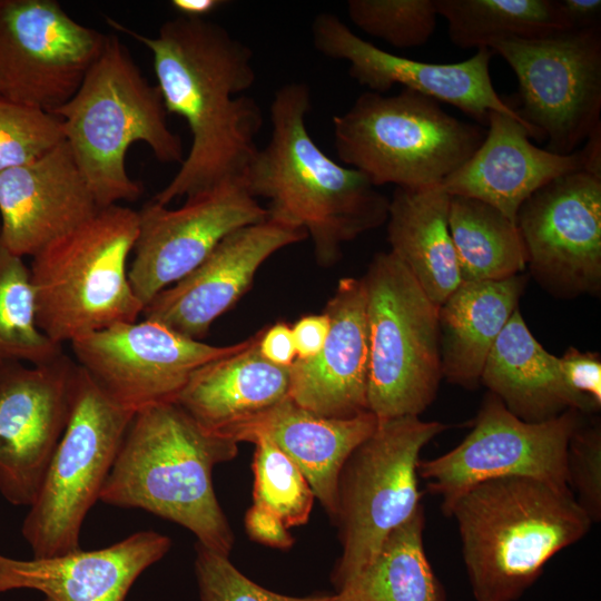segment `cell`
<instances>
[{
  "mask_svg": "<svg viewBox=\"0 0 601 601\" xmlns=\"http://www.w3.org/2000/svg\"><path fill=\"white\" fill-rule=\"evenodd\" d=\"M108 24L150 50L165 109L184 118L191 135L180 168L152 200L167 206L175 198L243 179L263 125L259 105L240 95L256 79L250 48L207 19L178 16L165 21L156 37L112 19Z\"/></svg>",
  "mask_w": 601,
  "mask_h": 601,
  "instance_id": "cell-1",
  "label": "cell"
},
{
  "mask_svg": "<svg viewBox=\"0 0 601 601\" xmlns=\"http://www.w3.org/2000/svg\"><path fill=\"white\" fill-rule=\"evenodd\" d=\"M309 87L282 86L270 104V137L243 177L268 217L303 229L321 265L342 256V246L387 219L390 199L362 171L329 158L306 127Z\"/></svg>",
  "mask_w": 601,
  "mask_h": 601,
  "instance_id": "cell-2",
  "label": "cell"
},
{
  "mask_svg": "<svg viewBox=\"0 0 601 601\" xmlns=\"http://www.w3.org/2000/svg\"><path fill=\"white\" fill-rule=\"evenodd\" d=\"M237 453L235 440L203 427L177 403L145 406L128 425L99 501L175 522L229 556L234 534L215 494L213 470Z\"/></svg>",
  "mask_w": 601,
  "mask_h": 601,
  "instance_id": "cell-3",
  "label": "cell"
},
{
  "mask_svg": "<svg viewBox=\"0 0 601 601\" xmlns=\"http://www.w3.org/2000/svg\"><path fill=\"white\" fill-rule=\"evenodd\" d=\"M446 516L457 522L475 601H515L592 524L569 486L521 476L474 485Z\"/></svg>",
  "mask_w": 601,
  "mask_h": 601,
  "instance_id": "cell-4",
  "label": "cell"
},
{
  "mask_svg": "<svg viewBox=\"0 0 601 601\" xmlns=\"http://www.w3.org/2000/svg\"><path fill=\"white\" fill-rule=\"evenodd\" d=\"M51 114L60 119L65 140L100 208L141 196V183L126 170L134 142L146 144L161 162L181 164L185 158L158 87L144 77L116 35L107 36L76 93Z\"/></svg>",
  "mask_w": 601,
  "mask_h": 601,
  "instance_id": "cell-5",
  "label": "cell"
},
{
  "mask_svg": "<svg viewBox=\"0 0 601 601\" xmlns=\"http://www.w3.org/2000/svg\"><path fill=\"white\" fill-rule=\"evenodd\" d=\"M138 226L137 210L111 205L32 256L37 323L55 343L138 321L127 267Z\"/></svg>",
  "mask_w": 601,
  "mask_h": 601,
  "instance_id": "cell-6",
  "label": "cell"
},
{
  "mask_svg": "<svg viewBox=\"0 0 601 601\" xmlns=\"http://www.w3.org/2000/svg\"><path fill=\"white\" fill-rule=\"evenodd\" d=\"M334 146L342 162L362 171L376 187L441 185L484 139L482 127L443 110L439 101L403 88L387 96L359 95L333 117Z\"/></svg>",
  "mask_w": 601,
  "mask_h": 601,
  "instance_id": "cell-7",
  "label": "cell"
},
{
  "mask_svg": "<svg viewBox=\"0 0 601 601\" xmlns=\"http://www.w3.org/2000/svg\"><path fill=\"white\" fill-rule=\"evenodd\" d=\"M370 341L368 411L377 420L418 416L442 375L439 306L392 253H378L362 278Z\"/></svg>",
  "mask_w": 601,
  "mask_h": 601,
  "instance_id": "cell-8",
  "label": "cell"
},
{
  "mask_svg": "<svg viewBox=\"0 0 601 601\" xmlns=\"http://www.w3.org/2000/svg\"><path fill=\"white\" fill-rule=\"evenodd\" d=\"M447 425L418 416L378 420L344 463L337 484L341 556L332 582L338 591L376 555L386 538L421 506L422 449Z\"/></svg>",
  "mask_w": 601,
  "mask_h": 601,
  "instance_id": "cell-9",
  "label": "cell"
},
{
  "mask_svg": "<svg viewBox=\"0 0 601 601\" xmlns=\"http://www.w3.org/2000/svg\"><path fill=\"white\" fill-rule=\"evenodd\" d=\"M134 414L78 365L68 423L22 523L33 558L80 550L81 526L99 501Z\"/></svg>",
  "mask_w": 601,
  "mask_h": 601,
  "instance_id": "cell-10",
  "label": "cell"
},
{
  "mask_svg": "<svg viewBox=\"0 0 601 601\" xmlns=\"http://www.w3.org/2000/svg\"><path fill=\"white\" fill-rule=\"evenodd\" d=\"M514 71V107L546 149L569 155L601 126V27L492 42Z\"/></svg>",
  "mask_w": 601,
  "mask_h": 601,
  "instance_id": "cell-11",
  "label": "cell"
},
{
  "mask_svg": "<svg viewBox=\"0 0 601 601\" xmlns=\"http://www.w3.org/2000/svg\"><path fill=\"white\" fill-rule=\"evenodd\" d=\"M579 413L566 410L543 422H525L489 393L472 431L447 453L420 460L418 477L441 496L445 515L460 495L492 479L521 476L568 486L566 451L581 425Z\"/></svg>",
  "mask_w": 601,
  "mask_h": 601,
  "instance_id": "cell-12",
  "label": "cell"
},
{
  "mask_svg": "<svg viewBox=\"0 0 601 601\" xmlns=\"http://www.w3.org/2000/svg\"><path fill=\"white\" fill-rule=\"evenodd\" d=\"M107 36L55 0H0V100L52 112L78 90Z\"/></svg>",
  "mask_w": 601,
  "mask_h": 601,
  "instance_id": "cell-13",
  "label": "cell"
},
{
  "mask_svg": "<svg viewBox=\"0 0 601 601\" xmlns=\"http://www.w3.org/2000/svg\"><path fill=\"white\" fill-rule=\"evenodd\" d=\"M209 345L151 319L119 323L70 343L76 363L116 403L137 412L175 402L203 365L244 348Z\"/></svg>",
  "mask_w": 601,
  "mask_h": 601,
  "instance_id": "cell-14",
  "label": "cell"
},
{
  "mask_svg": "<svg viewBox=\"0 0 601 601\" xmlns=\"http://www.w3.org/2000/svg\"><path fill=\"white\" fill-rule=\"evenodd\" d=\"M268 217L243 179L228 180L187 197L169 209L154 201L139 211L138 236L128 270L145 306L193 272L230 233Z\"/></svg>",
  "mask_w": 601,
  "mask_h": 601,
  "instance_id": "cell-15",
  "label": "cell"
},
{
  "mask_svg": "<svg viewBox=\"0 0 601 601\" xmlns=\"http://www.w3.org/2000/svg\"><path fill=\"white\" fill-rule=\"evenodd\" d=\"M78 364L65 353L42 364L0 362V493L33 502L69 420Z\"/></svg>",
  "mask_w": 601,
  "mask_h": 601,
  "instance_id": "cell-16",
  "label": "cell"
},
{
  "mask_svg": "<svg viewBox=\"0 0 601 601\" xmlns=\"http://www.w3.org/2000/svg\"><path fill=\"white\" fill-rule=\"evenodd\" d=\"M528 265L563 297L601 286V176L577 170L529 197L516 215Z\"/></svg>",
  "mask_w": 601,
  "mask_h": 601,
  "instance_id": "cell-17",
  "label": "cell"
},
{
  "mask_svg": "<svg viewBox=\"0 0 601 601\" xmlns=\"http://www.w3.org/2000/svg\"><path fill=\"white\" fill-rule=\"evenodd\" d=\"M315 49L323 56L349 63V76L368 91L385 93L393 86L417 91L449 104L487 125L497 111L520 121L535 138L533 129L493 87L490 62L493 51L477 48L469 59L455 63H431L387 52L354 33L337 16L323 12L312 23Z\"/></svg>",
  "mask_w": 601,
  "mask_h": 601,
  "instance_id": "cell-18",
  "label": "cell"
},
{
  "mask_svg": "<svg viewBox=\"0 0 601 601\" xmlns=\"http://www.w3.org/2000/svg\"><path fill=\"white\" fill-rule=\"evenodd\" d=\"M306 237L303 229L270 217L238 228L193 272L156 295L142 315L200 341L246 293L266 259Z\"/></svg>",
  "mask_w": 601,
  "mask_h": 601,
  "instance_id": "cell-19",
  "label": "cell"
},
{
  "mask_svg": "<svg viewBox=\"0 0 601 601\" xmlns=\"http://www.w3.org/2000/svg\"><path fill=\"white\" fill-rule=\"evenodd\" d=\"M99 209L66 140L36 161L0 173V234L19 257L35 256Z\"/></svg>",
  "mask_w": 601,
  "mask_h": 601,
  "instance_id": "cell-20",
  "label": "cell"
},
{
  "mask_svg": "<svg viewBox=\"0 0 601 601\" xmlns=\"http://www.w3.org/2000/svg\"><path fill=\"white\" fill-rule=\"evenodd\" d=\"M324 313L329 319L324 346L316 356L292 364L289 397L326 417L368 412L370 341L363 279L342 278Z\"/></svg>",
  "mask_w": 601,
  "mask_h": 601,
  "instance_id": "cell-21",
  "label": "cell"
},
{
  "mask_svg": "<svg viewBox=\"0 0 601 601\" xmlns=\"http://www.w3.org/2000/svg\"><path fill=\"white\" fill-rule=\"evenodd\" d=\"M170 546L168 536L139 531L99 550L31 560L0 554V593L31 589L43 601H125L138 577Z\"/></svg>",
  "mask_w": 601,
  "mask_h": 601,
  "instance_id": "cell-22",
  "label": "cell"
},
{
  "mask_svg": "<svg viewBox=\"0 0 601 601\" xmlns=\"http://www.w3.org/2000/svg\"><path fill=\"white\" fill-rule=\"evenodd\" d=\"M489 129L472 156L441 184L450 195L484 201L512 221L523 203L551 180L583 170V148L560 155L533 145L526 128L492 111Z\"/></svg>",
  "mask_w": 601,
  "mask_h": 601,
  "instance_id": "cell-23",
  "label": "cell"
},
{
  "mask_svg": "<svg viewBox=\"0 0 601 601\" xmlns=\"http://www.w3.org/2000/svg\"><path fill=\"white\" fill-rule=\"evenodd\" d=\"M377 423L370 411L346 418L326 417L287 397L236 425L226 436L237 443L253 442L258 436L270 440L299 467L315 497L334 521L341 470Z\"/></svg>",
  "mask_w": 601,
  "mask_h": 601,
  "instance_id": "cell-24",
  "label": "cell"
},
{
  "mask_svg": "<svg viewBox=\"0 0 601 601\" xmlns=\"http://www.w3.org/2000/svg\"><path fill=\"white\" fill-rule=\"evenodd\" d=\"M259 337L260 331L240 351L196 370L175 403L203 427L226 436L236 425L289 397L290 368L265 359Z\"/></svg>",
  "mask_w": 601,
  "mask_h": 601,
  "instance_id": "cell-25",
  "label": "cell"
},
{
  "mask_svg": "<svg viewBox=\"0 0 601 601\" xmlns=\"http://www.w3.org/2000/svg\"><path fill=\"white\" fill-rule=\"evenodd\" d=\"M480 383L525 422H543L566 410L583 412L563 380L559 357L535 339L518 308L496 338Z\"/></svg>",
  "mask_w": 601,
  "mask_h": 601,
  "instance_id": "cell-26",
  "label": "cell"
},
{
  "mask_svg": "<svg viewBox=\"0 0 601 601\" xmlns=\"http://www.w3.org/2000/svg\"><path fill=\"white\" fill-rule=\"evenodd\" d=\"M525 277L462 282L439 307L442 375L465 388L480 384L486 358L518 308Z\"/></svg>",
  "mask_w": 601,
  "mask_h": 601,
  "instance_id": "cell-27",
  "label": "cell"
},
{
  "mask_svg": "<svg viewBox=\"0 0 601 601\" xmlns=\"http://www.w3.org/2000/svg\"><path fill=\"white\" fill-rule=\"evenodd\" d=\"M449 204L450 194L442 185L396 187L386 219L390 252L439 307L462 283L449 229Z\"/></svg>",
  "mask_w": 601,
  "mask_h": 601,
  "instance_id": "cell-28",
  "label": "cell"
},
{
  "mask_svg": "<svg viewBox=\"0 0 601 601\" xmlns=\"http://www.w3.org/2000/svg\"><path fill=\"white\" fill-rule=\"evenodd\" d=\"M421 505L386 538L373 560L336 593L339 601H446L425 554Z\"/></svg>",
  "mask_w": 601,
  "mask_h": 601,
  "instance_id": "cell-29",
  "label": "cell"
},
{
  "mask_svg": "<svg viewBox=\"0 0 601 601\" xmlns=\"http://www.w3.org/2000/svg\"><path fill=\"white\" fill-rule=\"evenodd\" d=\"M252 443L254 503L245 518L247 533L259 543L290 548L288 530L308 521L315 494L299 467L270 440L258 436Z\"/></svg>",
  "mask_w": 601,
  "mask_h": 601,
  "instance_id": "cell-30",
  "label": "cell"
},
{
  "mask_svg": "<svg viewBox=\"0 0 601 601\" xmlns=\"http://www.w3.org/2000/svg\"><path fill=\"white\" fill-rule=\"evenodd\" d=\"M447 218L462 282L504 279L528 265L516 223L493 206L450 195Z\"/></svg>",
  "mask_w": 601,
  "mask_h": 601,
  "instance_id": "cell-31",
  "label": "cell"
},
{
  "mask_svg": "<svg viewBox=\"0 0 601 601\" xmlns=\"http://www.w3.org/2000/svg\"><path fill=\"white\" fill-rule=\"evenodd\" d=\"M451 41L463 49L569 29L553 0H435Z\"/></svg>",
  "mask_w": 601,
  "mask_h": 601,
  "instance_id": "cell-32",
  "label": "cell"
},
{
  "mask_svg": "<svg viewBox=\"0 0 601 601\" xmlns=\"http://www.w3.org/2000/svg\"><path fill=\"white\" fill-rule=\"evenodd\" d=\"M63 354L38 326L30 268L0 234V362L42 364Z\"/></svg>",
  "mask_w": 601,
  "mask_h": 601,
  "instance_id": "cell-33",
  "label": "cell"
},
{
  "mask_svg": "<svg viewBox=\"0 0 601 601\" xmlns=\"http://www.w3.org/2000/svg\"><path fill=\"white\" fill-rule=\"evenodd\" d=\"M347 14L365 33L400 49L425 45L439 16L435 0H349Z\"/></svg>",
  "mask_w": 601,
  "mask_h": 601,
  "instance_id": "cell-34",
  "label": "cell"
},
{
  "mask_svg": "<svg viewBox=\"0 0 601 601\" xmlns=\"http://www.w3.org/2000/svg\"><path fill=\"white\" fill-rule=\"evenodd\" d=\"M63 141L53 114L0 100V173L36 161Z\"/></svg>",
  "mask_w": 601,
  "mask_h": 601,
  "instance_id": "cell-35",
  "label": "cell"
},
{
  "mask_svg": "<svg viewBox=\"0 0 601 601\" xmlns=\"http://www.w3.org/2000/svg\"><path fill=\"white\" fill-rule=\"evenodd\" d=\"M195 573L201 601H339L337 593L290 597L269 591L244 575L230 561L196 543Z\"/></svg>",
  "mask_w": 601,
  "mask_h": 601,
  "instance_id": "cell-36",
  "label": "cell"
},
{
  "mask_svg": "<svg viewBox=\"0 0 601 601\" xmlns=\"http://www.w3.org/2000/svg\"><path fill=\"white\" fill-rule=\"evenodd\" d=\"M566 484L592 523L601 519V427L580 425L566 451Z\"/></svg>",
  "mask_w": 601,
  "mask_h": 601,
  "instance_id": "cell-37",
  "label": "cell"
},
{
  "mask_svg": "<svg viewBox=\"0 0 601 601\" xmlns=\"http://www.w3.org/2000/svg\"><path fill=\"white\" fill-rule=\"evenodd\" d=\"M568 388L580 401L583 412H597L601 406V358L599 353L570 347L559 358Z\"/></svg>",
  "mask_w": 601,
  "mask_h": 601,
  "instance_id": "cell-38",
  "label": "cell"
},
{
  "mask_svg": "<svg viewBox=\"0 0 601 601\" xmlns=\"http://www.w3.org/2000/svg\"><path fill=\"white\" fill-rule=\"evenodd\" d=\"M328 329L329 319L324 312L300 317L292 326L296 358L307 359L316 356L324 346Z\"/></svg>",
  "mask_w": 601,
  "mask_h": 601,
  "instance_id": "cell-39",
  "label": "cell"
},
{
  "mask_svg": "<svg viewBox=\"0 0 601 601\" xmlns=\"http://www.w3.org/2000/svg\"><path fill=\"white\" fill-rule=\"evenodd\" d=\"M258 349L268 362L284 367H290L296 359V349L292 326L278 322L260 331Z\"/></svg>",
  "mask_w": 601,
  "mask_h": 601,
  "instance_id": "cell-40",
  "label": "cell"
},
{
  "mask_svg": "<svg viewBox=\"0 0 601 601\" xmlns=\"http://www.w3.org/2000/svg\"><path fill=\"white\" fill-rule=\"evenodd\" d=\"M558 4L569 29L600 26V0H559Z\"/></svg>",
  "mask_w": 601,
  "mask_h": 601,
  "instance_id": "cell-41",
  "label": "cell"
},
{
  "mask_svg": "<svg viewBox=\"0 0 601 601\" xmlns=\"http://www.w3.org/2000/svg\"><path fill=\"white\" fill-rule=\"evenodd\" d=\"M223 0H171L170 6L179 17L206 19L207 16L226 4Z\"/></svg>",
  "mask_w": 601,
  "mask_h": 601,
  "instance_id": "cell-42",
  "label": "cell"
}]
</instances>
